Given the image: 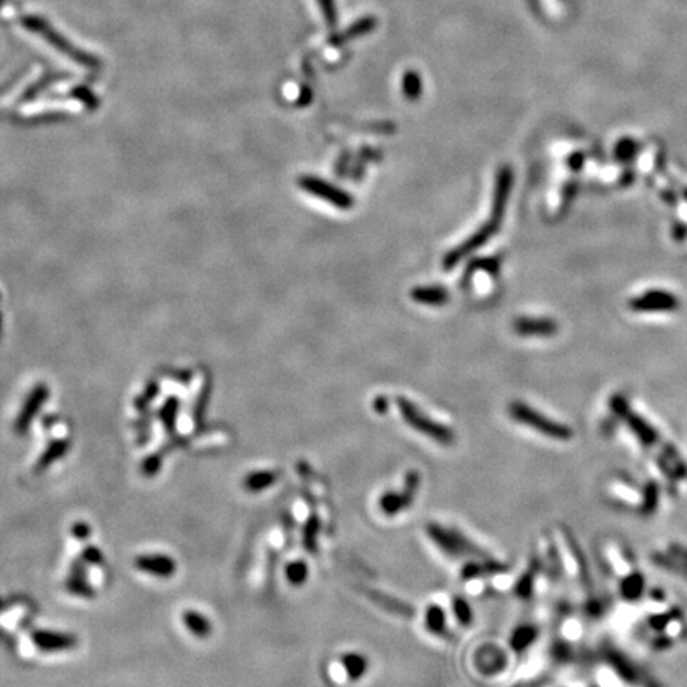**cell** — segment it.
I'll list each match as a JSON object with an SVG mask.
<instances>
[{"label": "cell", "mask_w": 687, "mask_h": 687, "mask_svg": "<svg viewBox=\"0 0 687 687\" xmlns=\"http://www.w3.org/2000/svg\"><path fill=\"white\" fill-rule=\"evenodd\" d=\"M511 187H512V171L509 167L500 169L498 177H497V185H495V194H493V207L492 212H490V218L486 224L479 226V229L476 231L471 238L466 239L463 244L455 247L452 252H449L446 258H444L442 266L444 269H454L457 264L471 255L472 252H476L479 247L486 245L490 238H493L495 234L498 233L500 224L503 222V215L506 210V202L509 199L511 194Z\"/></svg>", "instance_id": "6da1fadb"}, {"label": "cell", "mask_w": 687, "mask_h": 687, "mask_svg": "<svg viewBox=\"0 0 687 687\" xmlns=\"http://www.w3.org/2000/svg\"><path fill=\"white\" fill-rule=\"evenodd\" d=\"M428 538L435 543L444 554L450 557H465V555H481L482 550L477 546L470 541L463 533L454 528L442 527L436 522H431L426 525Z\"/></svg>", "instance_id": "3957f363"}, {"label": "cell", "mask_w": 687, "mask_h": 687, "mask_svg": "<svg viewBox=\"0 0 687 687\" xmlns=\"http://www.w3.org/2000/svg\"><path fill=\"white\" fill-rule=\"evenodd\" d=\"M678 298L663 290H651L644 295L633 298L630 309L635 312H672L678 309Z\"/></svg>", "instance_id": "8992f818"}, {"label": "cell", "mask_w": 687, "mask_h": 687, "mask_svg": "<svg viewBox=\"0 0 687 687\" xmlns=\"http://www.w3.org/2000/svg\"><path fill=\"white\" fill-rule=\"evenodd\" d=\"M410 296H412L414 301L428 304V306H441V304L449 301L447 290L441 288V286H420V288H414Z\"/></svg>", "instance_id": "9a60e30c"}, {"label": "cell", "mask_w": 687, "mask_h": 687, "mask_svg": "<svg viewBox=\"0 0 687 687\" xmlns=\"http://www.w3.org/2000/svg\"><path fill=\"white\" fill-rule=\"evenodd\" d=\"M279 479V474L272 470H261V471H252L244 477L242 481V486L250 493H258L263 492V490L271 488L275 482Z\"/></svg>", "instance_id": "8fae6325"}, {"label": "cell", "mask_w": 687, "mask_h": 687, "mask_svg": "<svg viewBox=\"0 0 687 687\" xmlns=\"http://www.w3.org/2000/svg\"><path fill=\"white\" fill-rule=\"evenodd\" d=\"M374 406H376L377 412H385V410H387V401H385L384 398H377L376 401H374Z\"/></svg>", "instance_id": "44dd1931"}, {"label": "cell", "mask_w": 687, "mask_h": 687, "mask_svg": "<svg viewBox=\"0 0 687 687\" xmlns=\"http://www.w3.org/2000/svg\"><path fill=\"white\" fill-rule=\"evenodd\" d=\"M396 403L404 422H406L410 428H414L415 431H419L420 435L433 439V441L439 442L441 446H450V444L455 441L454 431L450 430L449 426L438 424V422L430 419V417L422 412L415 404L410 403L409 399L398 398Z\"/></svg>", "instance_id": "7a4b0ae2"}, {"label": "cell", "mask_w": 687, "mask_h": 687, "mask_svg": "<svg viewBox=\"0 0 687 687\" xmlns=\"http://www.w3.org/2000/svg\"><path fill=\"white\" fill-rule=\"evenodd\" d=\"M142 566L145 570L160 574V576H171V574L176 571V563L172 562V559H169V557H162V555L145 559L142 562Z\"/></svg>", "instance_id": "ac0fdd59"}, {"label": "cell", "mask_w": 687, "mask_h": 687, "mask_svg": "<svg viewBox=\"0 0 687 687\" xmlns=\"http://www.w3.org/2000/svg\"><path fill=\"white\" fill-rule=\"evenodd\" d=\"M474 665L481 673L492 677V674L504 668L506 657L503 651H500V647L482 646L474 654Z\"/></svg>", "instance_id": "ba28073f"}, {"label": "cell", "mask_w": 687, "mask_h": 687, "mask_svg": "<svg viewBox=\"0 0 687 687\" xmlns=\"http://www.w3.org/2000/svg\"><path fill=\"white\" fill-rule=\"evenodd\" d=\"M341 663L346 668V673L350 681L362 679L369 668L368 658L360 652H347L341 657Z\"/></svg>", "instance_id": "4fadbf2b"}, {"label": "cell", "mask_w": 687, "mask_h": 687, "mask_svg": "<svg viewBox=\"0 0 687 687\" xmlns=\"http://www.w3.org/2000/svg\"><path fill=\"white\" fill-rule=\"evenodd\" d=\"M298 183H300V187L304 191H307L309 194L317 196V198L330 202L331 206L342 208V210H347V208L353 207V199L350 194H347L346 191H342L341 188H337L331 183H326L317 177H301Z\"/></svg>", "instance_id": "5b68a950"}, {"label": "cell", "mask_w": 687, "mask_h": 687, "mask_svg": "<svg viewBox=\"0 0 687 687\" xmlns=\"http://www.w3.org/2000/svg\"><path fill=\"white\" fill-rule=\"evenodd\" d=\"M511 415L514 417L517 422L520 424L534 428V430L541 431L543 435L555 438V439H568L571 436L570 430L565 425L557 424V422H552L548 417H544L543 414L533 410L530 406L523 403H514L511 406Z\"/></svg>", "instance_id": "277c9868"}, {"label": "cell", "mask_w": 687, "mask_h": 687, "mask_svg": "<svg viewBox=\"0 0 687 687\" xmlns=\"http://www.w3.org/2000/svg\"><path fill=\"white\" fill-rule=\"evenodd\" d=\"M320 533V519L318 517H311L307 520L306 527H304V534H302V541L304 548L309 552L317 550V539Z\"/></svg>", "instance_id": "d6986e66"}, {"label": "cell", "mask_w": 687, "mask_h": 687, "mask_svg": "<svg viewBox=\"0 0 687 687\" xmlns=\"http://www.w3.org/2000/svg\"><path fill=\"white\" fill-rule=\"evenodd\" d=\"M627 145H628V142H622V146H624V148H625V150H622V151H625V153H628V150H627ZM619 156H621V157H622V160H628V156H630V157H632L633 155H632V153H630V155L627 156V155H624V153H619Z\"/></svg>", "instance_id": "7402d4cb"}, {"label": "cell", "mask_w": 687, "mask_h": 687, "mask_svg": "<svg viewBox=\"0 0 687 687\" xmlns=\"http://www.w3.org/2000/svg\"><path fill=\"white\" fill-rule=\"evenodd\" d=\"M285 578L291 585H295V587H301V585L309 579L307 563L304 560L290 562L288 565L285 566Z\"/></svg>", "instance_id": "e0dca14e"}, {"label": "cell", "mask_w": 687, "mask_h": 687, "mask_svg": "<svg viewBox=\"0 0 687 687\" xmlns=\"http://www.w3.org/2000/svg\"><path fill=\"white\" fill-rule=\"evenodd\" d=\"M425 627L430 633L446 638L447 635V617L446 611L439 605H430L425 611Z\"/></svg>", "instance_id": "7c38bea8"}, {"label": "cell", "mask_w": 687, "mask_h": 687, "mask_svg": "<svg viewBox=\"0 0 687 687\" xmlns=\"http://www.w3.org/2000/svg\"><path fill=\"white\" fill-rule=\"evenodd\" d=\"M415 498V493L410 492L409 488L403 487V490L395 492V490H387L380 495L379 498V509L384 512L385 516L393 517L398 516L399 512L406 511L412 501Z\"/></svg>", "instance_id": "52a82bcc"}, {"label": "cell", "mask_w": 687, "mask_h": 687, "mask_svg": "<svg viewBox=\"0 0 687 687\" xmlns=\"http://www.w3.org/2000/svg\"><path fill=\"white\" fill-rule=\"evenodd\" d=\"M366 595H368V599L373 601V603H376L377 606H380V608H384L385 611L392 612V615H396V616H401V617H412L415 615L412 606L404 603V601H401L399 599H395V596H392V595H387L384 592H379V590H373V589L366 590Z\"/></svg>", "instance_id": "9c48e42d"}, {"label": "cell", "mask_w": 687, "mask_h": 687, "mask_svg": "<svg viewBox=\"0 0 687 687\" xmlns=\"http://www.w3.org/2000/svg\"><path fill=\"white\" fill-rule=\"evenodd\" d=\"M501 570H504V566L500 565L498 562L471 560V562L466 563L463 568H461V579H463V581H471V579L486 576V574H490V573H500Z\"/></svg>", "instance_id": "5bb4252c"}, {"label": "cell", "mask_w": 687, "mask_h": 687, "mask_svg": "<svg viewBox=\"0 0 687 687\" xmlns=\"http://www.w3.org/2000/svg\"><path fill=\"white\" fill-rule=\"evenodd\" d=\"M452 611H454L455 617H457V621L461 625H465V627L472 622V610H471L468 601H466L463 596H458V595L454 596Z\"/></svg>", "instance_id": "ffe728a7"}, {"label": "cell", "mask_w": 687, "mask_h": 687, "mask_svg": "<svg viewBox=\"0 0 687 687\" xmlns=\"http://www.w3.org/2000/svg\"><path fill=\"white\" fill-rule=\"evenodd\" d=\"M514 330L520 336H554L557 323L549 318H519L514 323Z\"/></svg>", "instance_id": "30bf717a"}, {"label": "cell", "mask_w": 687, "mask_h": 687, "mask_svg": "<svg viewBox=\"0 0 687 687\" xmlns=\"http://www.w3.org/2000/svg\"><path fill=\"white\" fill-rule=\"evenodd\" d=\"M183 621L190 632L194 633L196 636H199V638H207L212 632L210 621H208L206 616H202L196 611H188L187 615L183 616Z\"/></svg>", "instance_id": "2e32d148"}]
</instances>
